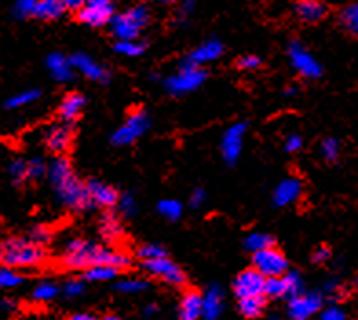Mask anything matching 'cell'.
<instances>
[{
  "instance_id": "cell-1",
  "label": "cell",
  "mask_w": 358,
  "mask_h": 320,
  "mask_svg": "<svg viewBox=\"0 0 358 320\" xmlns=\"http://www.w3.org/2000/svg\"><path fill=\"white\" fill-rule=\"evenodd\" d=\"M62 260L68 267L73 269H90L94 265H110V267L121 269L130 264V258L124 253L106 249L103 245L86 240L68 242Z\"/></svg>"
},
{
  "instance_id": "cell-2",
  "label": "cell",
  "mask_w": 358,
  "mask_h": 320,
  "mask_svg": "<svg viewBox=\"0 0 358 320\" xmlns=\"http://www.w3.org/2000/svg\"><path fill=\"white\" fill-rule=\"evenodd\" d=\"M48 176H50L53 190H55L57 198L62 202V205L76 209V211H85V209L92 207L88 188L76 178L70 161L64 158L53 160L48 169Z\"/></svg>"
},
{
  "instance_id": "cell-3",
  "label": "cell",
  "mask_w": 358,
  "mask_h": 320,
  "mask_svg": "<svg viewBox=\"0 0 358 320\" xmlns=\"http://www.w3.org/2000/svg\"><path fill=\"white\" fill-rule=\"evenodd\" d=\"M46 260L43 245L35 244L29 238H11L0 247V262L11 269L37 267Z\"/></svg>"
},
{
  "instance_id": "cell-4",
  "label": "cell",
  "mask_w": 358,
  "mask_h": 320,
  "mask_svg": "<svg viewBox=\"0 0 358 320\" xmlns=\"http://www.w3.org/2000/svg\"><path fill=\"white\" fill-rule=\"evenodd\" d=\"M148 20H150V10L145 4H137L124 13L113 15L110 28L117 41H137Z\"/></svg>"
},
{
  "instance_id": "cell-5",
  "label": "cell",
  "mask_w": 358,
  "mask_h": 320,
  "mask_svg": "<svg viewBox=\"0 0 358 320\" xmlns=\"http://www.w3.org/2000/svg\"><path fill=\"white\" fill-rule=\"evenodd\" d=\"M203 81H205V71L199 67L190 64V62H185L174 76H170L166 79V90L170 94L183 95L199 88Z\"/></svg>"
},
{
  "instance_id": "cell-6",
  "label": "cell",
  "mask_w": 358,
  "mask_h": 320,
  "mask_svg": "<svg viewBox=\"0 0 358 320\" xmlns=\"http://www.w3.org/2000/svg\"><path fill=\"white\" fill-rule=\"evenodd\" d=\"M255 269L259 274H264L265 278H274V277H283L289 271L287 258L274 247H268L265 251L255 253L252 258Z\"/></svg>"
},
{
  "instance_id": "cell-7",
  "label": "cell",
  "mask_w": 358,
  "mask_h": 320,
  "mask_svg": "<svg viewBox=\"0 0 358 320\" xmlns=\"http://www.w3.org/2000/svg\"><path fill=\"white\" fill-rule=\"evenodd\" d=\"M148 125H150V121H148V116H146L145 110H136V112L128 116L123 127L112 134V143L119 146L130 145L146 132Z\"/></svg>"
},
{
  "instance_id": "cell-8",
  "label": "cell",
  "mask_w": 358,
  "mask_h": 320,
  "mask_svg": "<svg viewBox=\"0 0 358 320\" xmlns=\"http://www.w3.org/2000/svg\"><path fill=\"white\" fill-rule=\"evenodd\" d=\"M77 19L92 28L110 24L113 19L112 0H88L77 13Z\"/></svg>"
},
{
  "instance_id": "cell-9",
  "label": "cell",
  "mask_w": 358,
  "mask_h": 320,
  "mask_svg": "<svg viewBox=\"0 0 358 320\" xmlns=\"http://www.w3.org/2000/svg\"><path fill=\"white\" fill-rule=\"evenodd\" d=\"M324 306V297L320 293H300L289 300L287 313L292 320H307L316 315Z\"/></svg>"
},
{
  "instance_id": "cell-10",
  "label": "cell",
  "mask_w": 358,
  "mask_h": 320,
  "mask_svg": "<svg viewBox=\"0 0 358 320\" xmlns=\"http://www.w3.org/2000/svg\"><path fill=\"white\" fill-rule=\"evenodd\" d=\"M265 280L264 274H259L255 267L241 271L234 280V293L240 298L264 297L265 295Z\"/></svg>"
},
{
  "instance_id": "cell-11",
  "label": "cell",
  "mask_w": 358,
  "mask_h": 320,
  "mask_svg": "<svg viewBox=\"0 0 358 320\" xmlns=\"http://www.w3.org/2000/svg\"><path fill=\"white\" fill-rule=\"evenodd\" d=\"M289 59H291L292 68L300 74V76L307 77V79H316L322 76L320 62L316 61L311 53L307 52L306 48L300 43H292L289 48Z\"/></svg>"
},
{
  "instance_id": "cell-12",
  "label": "cell",
  "mask_w": 358,
  "mask_h": 320,
  "mask_svg": "<svg viewBox=\"0 0 358 320\" xmlns=\"http://www.w3.org/2000/svg\"><path fill=\"white\" fill-rule=\"evenodd\" d=\"M143 269H145L146 273H150L152 277L161 278V280H165L166 284H172V286H183L187 282L183 271L174 262H170L169 258H157L143 262Z\"/></svg>"
},
{
  "instance_id": "cell-13",
  "label": "cell",
  "mask_w": 358,
  "mask_h": 320,
  "mask_svg": "<svg viewBox=\"0 0 358 320\" xmlns=\"http://www.w3.org/2000/svg\"><path fill=\"white\" fill-rule=\"evenodd\" d=\"M247 125L245 123H236L227 128L225 136L222 139V154L229 163H234L241 154L243 148V137H245Z\"/></svg>"
},
{
  "instance_id": "cell-14",
  "label": "cell",
  "mask_w": 358,
  "mask_h": 320,
  "mask_svg": "<svg viewBox=\"0 0 358 320\" xmlns=\"http://www.w3.org/2000/svg\"><path fill=\"white\" fill-rule=\"evenodd\" d=\"M71 67L76 68L77 71H80L83 76L88 77L92 81H106L108 74L101 67L99 62L94 61L92 57L86 55V53H76V55L70 59Z\"/></svg>"
},
{
  "instance_id": "cell-15",
  "label": "cell",
  "mask_w": 358,
  "mask_h": 320,
  "mask_svg": "<svg viewBox=\"0 0 358 320\" xmlns=\"http://www.w3.org/2000/svg\"><path fill=\"white\" fill-rule=\"evenodd\" d=\"M88 188V196H90V202L92 205H99V207H113L115 203H117V193L113 190L110 185L103 183V181H90L86 185Z\"/></svg>"
},
{
  "instance_id": "cell-16",
  "label": "cell",
  "mask_w": 358,
  "mask_h": 320,
  "mask_svg": "<svg viewBox=\"0 0 358 320\" xmlns=\"http://www.w3.org/2000/svg\"><path fill=\"white\" fill-rule=\"evenodd\" d=\"M302 194V181L296 178H287L280 181L278 187L274 188V203L280 207L291 205L296 202Z\"/></svg>"
},
{
  "instance_id": "cell-17",
  "label": "cell",
  "mask_w": 358,
  "mask_h": 320,
  "mask_svg": "<svg viewBox=\"0 0 358 320\" xmlns=\"http://www.w3.org/2000/svg\"><path fill=\"white\" fill-rule=\"evenodd\" d=\"M222 52H223L222 43H217V41H214L213 39V41H207V43L199 44L194 52H190L187 62H190V64H194V67L201 68V64L216 61L217 57L222 55Z\"/></svg>"
},
{
  "instance_id": "cell-18",
  "label": "cell",
  "mask_w": 358,
  "mask_h": 320,
  "mask_svg": "<svg viewBox=\"0 0 358 320\" xmlns=\"http://www.w3.org/2000/svg\"><path fill=\"white\" fill-rule=\"evenodd\" d=\"M48 148L52 152H64L71 143V130L68 125H53L44 136Z\"/></svg>"
},
{
  "instance_id": "cell-19",
  "label": "cell",
  "mask_w": 358,
  "mask_h": 320,
  "mask_svg": "<svg viewBox=\"0 0 358 320\" xmlns=\"http://www.w3.org/2000/svg\"><path fill=\"white\" fill-rule=\"evenodd\" d=\"M203 316V297L196 291H189L179 304V320H199Z\"/></svg>"
},
{
  "instance_id": "cell-20",
  "label": "cell",
  "mask_w": 358,
  "mask_h": 320,
  "mask_svg": "<svg viewBox=\"0 0 358 320\" xmlns=\"http://www.w3.org/2000/svg\"><path fill=\"white\" fill-rule=\"evenodd\" d=\"M46 67L53 79L59 81V83H68L73 77V67H71L70 59L62 53H52L48 57Z\"/></svg>"
},
{
  "instance_id": "cell-21",
  "label": "cell",
  "mask_w": 358,
  "mask_h": 320,
  "mask_svg": "<svg viewBox=\"0 0 358 320\" xmlns=\"http://www.w3.org/2000/svg\"><path fill=\"white\" fill-rule=\"evenodd\" d=\"M325 13H327V8H325V4H322L320 0H300L296 6V15L303 22H320Z\"/></svg>"
},
{
  "instance_id": "cell-22",
  "label": "cell",
  "mask_w": 358,
  "mask_h": 320,
  "mask_svg": "<svg viewBox=\"0 0 358 320\" xmlns=\"http://www.w3.org/2000/svg\"><path fill=\"white\" fill-rule=\"evenodd\" d=\"M223 297L220 287L210 286L207 293L203 295V319L205 320H216L222 313Z\"/></svg>"
},
{
  "instance_id": "cell-23",
  "label": "cell",
  "mask_w": 358,
  "mask_h": 320,
  "mask_svg": "<svg viewBox=\"0 0 358 320\" xmlns=\"http://www.w3.org/2000/svg\"><path fill=\"white\" fill-rule=\"evenodd\" d=\"M85 109V97L80 94H70L62 99L61 106H59V116L62 121H73L80 116Z\"/></svg>"
},
{
  "instance_id": "cell-24",
  "label": "cell",
  "mask_w": 358,
  "mask_h": 320,
  "mask_svg": "<svg viewBox=\"0 0 358 320\" xmlns=\"http://www.w3.org/2000/svg\"><path fill=\"white\" fill-rule=\"evenodd\" d=\"M64 4L61 0H38L37 8H35V17L43 20L59 19L64 13Z\"/></svg>"
},
{
  "instance_id": "cell-25",
  "label": "cell",
  "mask_w": 358,
  "mask_h": 320,
  "mask_svg": "<svg viewBox=\"0 0 358 320\" xmlns=\"http://www.w3.org/2000/svg\"><path fill=\"white\" fill-rule=\"evenodd\" d=\"M265 300L264 297H252V298H241L240 300V313L245 319H258L264 313Z\"/></svg>"
},
{
  "instance_id": "cell-26",
  "label": "cell",
  "mask_w": 358,
  "mask_h": 320,
  "mask_svg": "<svg viewBox=\"0 0 358 320\" xmlns=\"http://www.w3.org/2000/svg\"><path fill=\"white\" fill-rule=\"evenodd\" d=\"M119 269L110 267V265H94V267L86 269L85 278L90 282H108L117 277Z\"/></svg>"
},
{
  "instance_id": "cell-27",
  "label": "cell",
  "mask_w": 358,
  "mask_h": 320,
  "mask_svg": "<svg viewBox=\"0 0 358 320\" xmlns=\"http://www.w3.org/2000/svg\"><path fill=\"white\" fill-rule=\"evenodd\" d=\"M340 20H342L344 28L348 29L349 34L358 39V2L344 8V11L340 13Z\"/></svg>"
},
{
  "instance_id": "cell-28",
  "label": "cell",
  "mask_w": 358,
  "mask_h": 320,
  "mask_svg": "<svg viewBox=\"0 0 358 320\" xmlns=\"http://www.w3.org/2000/svg\"><path fill=\"white\" fill-rule=\"evenodd\" d=\"M273 238L265 232H252V235L247 236L245 247L252 253H259V251H265L268 247H273Z\"/></svg>"
},
{
  "instance_id": "cell-29",
  "label": "cell",
  "mask_w": 358,
  "mask_h": 320,
  "mask_svg": "<svg viewBox=\"0 0 358 320\" xmlns=\"http://www.w3.org/2000/svg\"><path fill=\"white\" fill-rule=\"evenodd\" d=\"M265 295L271 298H287L285 280L283 277H274L265 280Z\"/></svg>"
},
{
  "instance_id": "cell-30",
  "label": "cell",
  "mask_w": 358,
  "mask_h": 320,
  "mask_svg": "<svg viewBox=\"0 0 358 320\" xmlns=\"http://www.w3.org/2000/svg\"><path fill=\"white\" fill-rule=\"evenodd\" d=\"M41 92L38 90H22L8 101V109H22L26 104H31L38 99Z\"/></svg>"
},
{
  "instance_id": "cell-31",
  "label": "cell",
  "mask_w": 358,
  "mask_h": 320,
  "mask_svg": "<svg viewBox=\"0 0 358 320\" xmlns=\"http://www.w3.org/2000/svg\"><path fill=\"white\" fill-rule=\"evenodd\" d=\"M101 232H103L104 238H108V240H115V238H119V236H121V232H123V227H121V223H119L117 218L112 216V214H108V216H104L103 221H101Z\"/></svg>"
},
{
  "instance_id": "cell-32",
  "label": "cell",
  "mask_w": 358,
  "mask_h": 320,
  "mask_svg": "<svg viewBox=\"0 0 358 320\" xmlns=\"http://www.w3.org/2000/svg\"><path fill=\"white\" fill-rule=\"evenodd\" d=\"M157 211H159L161 216H165L166 220H178L181 214H183V205L178 202V200H163L157 205Z\"/></svg>"
},
{
  "instance_id": "cell-33",
  "label": "cell",
  "mask_w": 358,
  "mask_h": 320,
  "mask_svg": "<svg viewBox=\"0 0 358 320\" xmlns=\"http://www.w3.org/2000/svg\"><path fill=\"white\" fill-rule=\"evenodd\" d=\"M59 291H61V289H59L53 282H41L35 287L31 295H34V300L37 302H50L59 295Z\"/></svg>"
},
{
  "instance_id": "cell-34",
  "label": "cell",
  "mask_w": 358,
  "mask_h": 320,
  "mask_svg": "<svg viewBox=\"0 0 358 320\" xmlns=\"http://www.w3.org/2000/svg\"><path fill=\"white\" fill-rule=\"evenodd\" d=\"M20 284H22V277L15 269L0 265V289H13Z\"/></svg>"
},
{
  "instance_id": "cell-35",
  "label": "cell",
  "mask_w": 358,
  "mask_h": 320,
  "mask_svg": "<svg viewBox=\"0 0 358 320\" xmlns=\"http://www.w3.org/2000/svg\"><path fill=\"white\" fill-rule=\"evenodd\" d=\"M150 284L143 280V278H124L121 282H117V291L128 293V295H134V293H143L148 289Z\"/></svg>"
},
{
  "instance_id": "cell-36",
  "label": "cell",
  "mask_w": 358,
  "mask_h": 320,
  "mask_svg": "<svg viewBox=\"0 0 358 320\" xmlns=\"http://www.w3.org/2000/svg\"><path fill=\"white\" fill-rule=\"evenodd\" d=\"M283 280H285V289H287V298L291 300L292 297H296L300 295L303 289L302 284V277L296 273V271H287V273L283 274Z\"/></svg>"
},
{
  "instance_id": "cell-37",
  "label": "cell",
  "mask_w": 358,
  "mask_h": 320,
  "mask_svg": "<svg viewBox=\"0 0 358 320\" xmlns=\"http://www.w3.org/2000/svg\"><path fill=\"white\" fill-rule=\"evenodd\" d=\"M115 52L124 57H139L145 52V46L139 41H117Z\"/></svg>"
},
{
  "instance_id": "cell-38",
  "label": "cell",
  "mask_w": 358,
  "mask_h": 320,
  "mask_svg": "<svg viewBox=\"0 0 358 320\" xmlns=\"http://www.w3.org/2000/svg\"><path fill=\"white\" fill-rule=\"evenodd\" d=\"M10 176L15 183H22L28 179V161L24 160H13L10 163Z\"/></svg>"
},
{
  "instance_id": "cell-39",
  "label": "cell",
  "mask_w": 358,
  "mask_h": 320,
  "mask_svg": "<svg viewBox=\"0 0 358 320\" xmlns=\"http://www.w3.org/2000/svg\"><path fill=\"white\" fill-rule=\"evenodd\" d=\"M139 258L143 262H148V260H157V258H166V251L159 245H143L141 249L137 251Z\"/></svg>"
},
{
  "instance_id": "cell-40",
  "label": "cell",
  "mask_w": 358,
  "mask_h": 320,
  "mask_svg": "<svg viewBox=\"0 0 358 320\" xmlns=\"http://www.w3.org/2000/svg\"><path fill=\"white\" fill-rule=\"evenodd\" d=\"M320 152H322V158H324L325 161H336V158H338V154H340L338 141H336V139H333V137L325 139L320 146Z\"/></svg>"
},
{
  "instance_id": "cell-41",
  "label": "cell",
  "mask_w": 358,
  "mask_h": 320,
  "mask_svg": "<svg viewBox=\"0 0 358 320\" xmlns=\"http://www.w3.org/2000/svg\"><path fill=\"white\" fill-rule=\"evenodd\" d=\"M37 4L38 0H17V4H15V15H17V17H29V15H35Z\"/></svg>"
},
{
  "instance_id": "cell-42",
  "label": "cell",
  "mask_w": 358,
  "mask_h": 320,
  "mask_svg": "<svg viewBox=\"0 0 358 320\" xmlns=\"http://www.w3.org/2000/svg\"><path fill=\"white\" fill-rule=\"evenodd\" d=\"M46 174V165L41 158H34L28 161V179H38Z\"/></svg>"
},
{
  "instance_id": "cell-43",
  "label": "cell",
  "mask_w": 358,
  "mask_h": 320,
  "mask_svg": "<svg viewBox=\"0 0 358 320\" xmlns=\"http://www.w3.org/2000/svg\"><path fill=\"white\" fill-rule=\"evenodd\" d=\"M117 205H119V209H121V212H123V214H127V216H132L134 212L137 211L136 200H134L130 194H124V196H121V200H117Z\"/></svg>"
},
{
  "instance_id": "cell-44",
  "label": "cell",
  "mask_w": 358,
  "mask_h": 320,
  "mask_svg": "<svg viewBox=\"0 0 358 320\" xmlns=\"http://www.w3.org/2000/svg\"><path fill=\"white\" fill-rule=\"evenodd\" d=\"M320 320H348V316H345L344 309H340V307L336 306H331L327 307V309L322 311Z\"/></svg>"
},
{
  "instance_id": "cell-45",
  "label": "cell",
  "mask_w": 358,
  "mask_h": 320,
  "mask_svg": "<svg viewBox=\"0 0 358 320\" xmlns=\"http://www.w3.org/2000/svg\"><path fill=\"white\" fill-rule=\"evenodd\" d=\"M29 240L38 245H44L46 242H50V231H48L46 227H35L31 235H29Z\"/></svg>"
},
{
  "instance_id": "cell-46",
  "label": "cell",
  "mask_w": 358,
  "mask_h": 320,
  "mask_svg": "<svg viewBox=\"0 0 358 320\" xmlns=\"http://www.w3.org/2000/svg\"><path fill=\"white\" fill-rule=\"evenodd\" d=\"M303 145L302 141V136H298V134H291V136L285 139V151L287 152H296L300 151Z\"/></svg>"
},
{
  "instance_id": "cell-47",
  "label": "cell",
  "mask_w": 358,
  "mask_h": 320,
  "mask_svg": "<svg viewBox=\"0 0 358 320\" xmlns=\"http://www.w3.org/2000/svg\"><path fill=\"white\" fill-rule=\"evenodd\" d=\"M83 291H85V286H83L80 280H70V282L64 286V293H66L68 297H77V295H80Z\"/></svg>"
},
{
  "instance_id": "cell-48",
  "label": "cell",
  "mask_w": 358,
  "mask_h": 320,
  "mask_svg": "<svg viewBox=\"0 0 358 320\" xmlns=\"http://www.w3.org/2000/svg\"><path fill=\"white\" fill-rule=\"evenodd\" d=\"M238 67L243 68V70H255V68L259 67V59L255 55L241 57L240 62H238Z\"/></svg>"
},
{
  "instance_id": "cell-49",
  "label": "cell",
  "mask_w": 358,
  "mask_h": 320,
  "mask_svg": "<svg viewBox=\"0 0 358 320\" xmlns=\"http://www.w3.org/2000/svg\"><path fill=\"white\" fill-rule=\"evenodd\" d=\"M331 256V251L327 249V247H318V249L313 253V260H315L316 264H324V262H327Z\"/></svg>"
},
{
  "instance_id": "cell-50",
  "label": "cell",
  "mask_w": 358,
  "mask_h": 320,
  "mask_svg": "<svg viewBox=\"0 0 358 320\" xmlns=\"http://www.w3.org/2000/svg\"><path fill=\"white\" fill-rule=\"evenodd\" d=\"M340 291H342V287L336 280H329V282L325 284V295H329V297H338Z\"/></svg>"
},
{
  "instance_id": "cell-51",
  "label": "cell",
  "mask_w": 358,
  "mask_h": 320,
  "mask_svg": "<svg viewBox=\"0 0 358 320\" xmlns=\"http://www.w3.org/2000/svg\"><path fill=\"white\" fill-rule=\"evenodd\" d=\"M203 202H205V193H203L201 188H196L192 193V196H190V205H192V207H199Z\"/></svg>"
},
{
  "instance_id": "cell-52",
  "label": "cell",
  "mask_w": 358,
  "mask_h": 320,
  "mask_svg": "<svg viewBox=\"0 0 358 320\" xmlns=\"http://www.w3.org/2000/svg\"><path fill=\"white\" fill-rule=\"evenodd\" d=\"M61 2L64 4V8H70V10H80L88 0H61Z\"/></svg>"
},
{
  "instance_id": "cell-53",
  "label": "cell",
  "mask_w": 358,
  "mask_h": 320,
  "mask_svg": "<svg viewBox=\"0 0 358 320\" xmlns=\"http://www.w3.org/2000/svg\"><path fill=\"white\" fill-rule=\"evenodd\" d=\"M194 6H196V0H185L183 4H181V11H183L185 15L190 13V11L194 10Z\"/></svg>"
},
{
  "instance_id": "cell-54",
  "label": "cell",
  "mask_w": 358,
  "mask_h": 320,
  "mask_svg": "<svg viewBox=\"0 0 358 320\" xmlns=\"http://www.w3.org/2000/svg\"><path fill=\"white\" fill-rule=\"evenodd\" d=\"M66 320H97V319H95V316H92V315H86V313H77V315L68 316Z\"/></svg>"
},
{
  "instance_id": "cell-55",
  "label": "cell",
  "mask_w": 358,
  "mask_h": 320,
  "mask_svg": "<svg viewBox=\"0 0 358 320\" xmlns=\"http://www.w3.org/2000/svg\"><path fill=\"white\" fill-rule=\"evenodd\" d=\"M156 311H157V307L154 306V304H150V306H146V307H145V311H143V313H145L146 316H150V315H154Z\"/></svg>"
},
{
  "instance_id": "cell-56",
  "label": "cell",
  "mask_w": 358,
  "mask_h": 320,
  "mask_svg": "<svg viewBox=\"0 0 358 320\" xmlns=\"http://www.w3.org/2000/svg\"><path fill=\"white\" fill-rule=\"evenodd\" d=\"M99 320H119L117 316H113V315H106V316H103V319H99Z\"/></svg>"
},
{
  "instance_id": "cell-57",
  "label": "cell",
  "mask_w": 358,
  "mask_h": 320,
  "mask_svg": "<svg viewBox=\"0 0 358 320\" xmlns=\"http://www.w3.org/2000/svg\"><path fill=\"white\" fill-rule=\"evenodd\" d=\"M157 2H165V4H169V2H174V0H157Z\"/></svg>"
},
{
  "instance_id": "cell-58",
  "label": "cell",
  "mask_w": 358,
  "mask_h": 320,
  "mask_svg": "<svg viewBox=\"0 0 358 320\" xmlns=\"http://www.w3.org/2000/svg\"><path fill=\"white\" fill-rule=\"evenodd\" d=\"M267 320H280V319H278V316H268Z\"/></svg>"
},
{
  "instance_id": "cell-59",
  "label": "cell",
  "mask_w": 358,
  "mask_h": 320,
  "mask_svg": "<svg viewBox=\"0 0 358 320\" xmlns=\"http://www.w3.org/2000/svg\"><path fill=\"white\" fill-rule=\"evenodd\" d=\"M357 289H358V277H357Z\"/></svg>"
}]
</instances>
